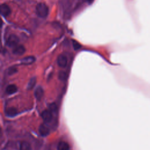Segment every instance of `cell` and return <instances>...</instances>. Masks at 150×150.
<instances>
[{
    "label": "cell",
    "mask_w": 150,
    "mask_h": 150,
    "mask_svg": "<svg viewBox=\"0 0 150 150\" xmlns=\"http://www.w3.org/2000/svg\"><path fill=\"white\" fill-rule=\"evenodd\" d=\"M37 15L40 18H46L49 13V9L44 3H39L36 8Z\"/></svg>",
    "instance_id": "cell-1"
},
{
    "label": "cell",
    "mask_w": 150,
    "mask_h": 150,
    "mask_svg": "<svg viewBox=\"0 0 150 150\" xmlns=\"http://www.w3.org/2000/svg\"><path fill=\"white\" fill-rule=\"evenodd\" d=\"M19 38L18 37L15 35H11L8 38L6 41V45L10 47H15L16 46H18V44L19 43Z\"/></svg>",
    "instance_id": "cell-2"
},
{
    "label": "cell",
    "mask_w": 150,
    "mask_h": 150,
    "mask_svg": "<svg viewBox=\"0 0 150 150\" xmlns=\"http://www.w3.org/2000/svg\"><path fill=\"white\" fill-rule=\"evenodd\" d=\"M57 63L59 67H66L67 64V58L64 54H60L57 59Z\"/></svg>",
    "instance_id": "cell-3"
},
{
    "label": "cell",
    "mask_w": 150,
    "mask_h": 150,
    "mask_svg": "<svg viewBox=\"0 0 150 150\" xmlns=\"http://www.w3.org/2000/svg\"><path fill=\"white\" fill-rule=\"evenodd\" d=\"M42 117L45 122H50L53 117V114L49 110H45L42 113Z\"/></svg>",
    "instance_id": "cell-4"
},
{
    "label": "cell",
    "mask_w": 150,
    "mask_h": 150,
    "mask_svg": "<svg viewBox=\"0 0 150 150\" xmlns=\"http://www.w3.org/2000/svg\"><path fill=\"white\" fill-rule=\"evenodd\" d=\"M0 12L3 16L7 17L11 14V10L8 5L3 4L0 6Z\"/></svg>",
    "instance_id": "cell-5"
},
{
    "label": "cell",
    "mask_w": 150,
    "mask_h": 150,
    "mask_svg": "<svg viewBox=\"0 0 150 150\" xmlns=\"http://www.w3.org/2000/svg\"><path fill=\"white\" fill-rule=\"evenodd\" d=\"M39 132L42 136L46 137L50 133V129L46 124H42L39 128Z\"/></svg>",
    "instance_id": "cell-6"
},
{
    "label": "cell",
    "mask_w": 150,
    "mask_h": 150,
    "mask_svg": "<svg viewBox=\"0 0 150 150\" xmlns=\"http://www.w3.org/2000/svg\"><path fill=\"white\" fill-rule=\"evenodd\" d=\"M25 48L22 45H18L13 48V53L16 55H22L25 52Z\"/></svg>",
    "instance_id": "cell-7"
},
{
    "label": "cell",
    "mask_w": 150,
    "mask_h": 150,
    "mask_svg": "<svg viewBox=\"0 0 150 150\" xmlns=\"http://www.w3.org/2000/svg\"><path fill=\"white\" fill-rule=\"evenodd\" d=\"M5 113L6 115L12 117L15 116L18 114V111L14 107H9L5 110Z\"/></svg>",
    "instance_id": "cell-8"
},
{
    "label": "cell",
    "mask_w": 150,
    "mask_h": 150,
    "mask_svg": "<svg viewBox=\"0 0 150 150\" xmlns=\"http://www.w3.org/2000/svg\"><path fill=\"white\" fill-rule=\"evenodd\" d=\"M43 93H44L42 87H40V86L38 87L35 89V93H34L35 96L36 98L38 100H40L42 98V97H43Z\"/></svg>",
    "instance_id": "cell-9"
},
{
    "label": "cell",
    "mask_w": 150,
    "mask_h": 150,
    "mask_svg": "<svg viewBox=\"0 0 150 150\" xmlns=\"http://www.w3.org/2000/svg\"><path fill=\"white\" fill-rule=\"evenodd\" d=\"M35 61V57L32 56H29L22 59L21 63L23 64H31Z\"/></svg>",
    "instance_id": "cell-10"
},
{
    "label": "cell",
    "mask_w": 150,
    "mask_h": 150,
    "mask_svg": "<svg viewBox=\"0 0 150 150\" xmlns=\"http://www.w3.org/2000/svg\"><path fill=\"white\" fill-rule=\"evenodd\" d=\"M18 90V88L15 84H9L6 88V93L8 94H12L16 93Z\"/></svg>",
    "instance_id": "cell-11"
},
{
    "label": "cell",
    "mask_w": 150,
    "mask_h": 150,
    "mask_svg": "<svg viewBox=\"0 0 150 150\" xmlns=\"http://www.w3.org/2000/svg\"><path fill=\"white\" fill-rule=\"evenodd\" d=\"M69 144L64 141H60L57 146V150H69Z\"/></svg>",
    "instance_id": "cell-12"
},
{
    "label": "cell",
    "mask_w": 150,
    "mask_h": 150,
    "mask_svg": "<svg viewBox=\"0 0 150 150\" xmlns=\"http://www.w3.org/2000/svg\"><path fill=\"white\" fill-rule=\"evenodd\" d=\"M20 150H32L30 144L26 141H22L19 146Z\"/></svg>",
    "instance_id": "cell-13"
},
{
    "label": "cell",
    "mask_w": 150,
    "mask_h": 150,
    "mask_svg": "<svg viewBox=\"0 0 150 150\" xmlns=\"http://www.w3.org/2000/svg\"><path fill=\"white\" fill-rule=\"evenodd\" d=\"M36 77H32L29 81L28 83V90H31L32 89L34 86H35L36 84Z\"/></svg>",
    "instance_id": "cell-14"
},
{
    "label": "cell",
    "mask_w": 150,
    "mask_h": 150,
    "mask_svg": "<svg viewBox=\"0 0 150 150\" xmlns=\"http://www.w3.org/2000/svg\"><path fill=\"white\" fill-rule=\"evenodd\" d=\"M67 77L68 76L65 71H61L59 74V79L62 81H65Z\"/></svg>",
    "instance_id": "cell-15"
},
{
    "label": "cell",
    "mask_w": 150,
    "mask_h": 150,
    "mask_svg": "<svg viewBox=\"0 0 150 150\" xmlns=\"http://www.w3.org/2000/svg\"><path fill=\"white\" fill-rule=\"evenodd\" d=\"M49 110L52 112V114H53V113L56 114V113L57 112V108L56 105L54 103H52V104H51L49 105Z\"/></svg>",
    "instance_id": "cell-16"
},
{
    "label": "cell",
    "mask_w": 150,
    "mask_h": 150,
    "mask_svg": "<svg viewBox=\"0 0 150 150\" xmlns=\"http://www.w3.org/2000/svg\"><path fill=\"white\" fill-rule=\"evenodd\" d=\"M72 42H73V48H74V50H77L79 49L81 47L80 44L77 41L73 40L72 41Z\"/></svg>",
    "instance_id": "cell-17"
},
{
    "label": "cell",
    "mask_w": 150,
    "mask_h": 150,
    "mask_svg": "<svg viewBox=\"0 0 150 150\" xmlns=\"http://www.w3.org/2000/svg\"><path fill=\"white\" fill-rule=\"evenodd\" d=\"M17 71V69L15 67H9L8 69L7 73L8 75H12Z\"/></svg>",
    "instance_id": "cell-18"
}]
</instances>
